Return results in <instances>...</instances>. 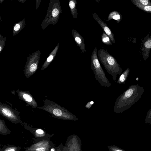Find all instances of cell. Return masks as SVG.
<instances>
[{
	"mask_svg": "<svg viewBox=\"0 0 151 151\" xmlns=\"http://www.w3.org/2000/svg\"><path fill=\"white\" fill-rule=\"evenodd\" d=\"M144 91V87L139 84L130 86L117 98L113 107L114 112L121 113L130 108L141 98Z\"/></svg>",
	"mask_w": 151,
	"mask_h": 151,
	"instance_id": "1",
	"label": "cell"
},
{
	"mask_svg": "<svg viewBox=\"0 0 151 151\" xmlns=\"http://www.w3.org/2000/svg\"><path fill=\"white\" fill-rule=\"evenodd\" d=\"M43 101L44 105L37 108L47 111L52 116L62 119L73 121L78 120L75 115L53 101L45 99Z\"/></svg>",
	"mask_w": 151,
	"mask_h": 151,
	"instance_id": "2",
	"label": "cell"
},
{
	"mask_svg": "<svg viewBox=\"0 0 151 151\" xmlns=\"http://www.w3.org/2000/svg\"><path fill=\"white\" fill-rule=\"evenodd\" d=\"M97 52L99 60L115 81L117 76L121 74L123 69L115 58L106 50L101 49L99 50Z\"/></svg>",
	"mask_w": 151,
	"mask_h": 151,
	"instance_id": "3",
	"label": "cell"
},
{
	"mask_svg": "<svg viewBox=\"0 0 151 151\" xmlns=\"http://www.w3.org/2000/svg\"><path fill=\"white\" fill-rule=\"evenodd\" d=\"M97 47L94 48L91 56V68L95 77L101 86L109 88L111 84L101 66L97 54Z\"/></svg>",
	"mask_w": 151,
	"mask_h": 151,
	"instance_id": "4",
	"label": "cell"
},
{
	"mask_svg": "<svg viewBox=\"0 0 151 151\" xmlns=\"http://www.w3.org/2000/svg\"><path fill=\"white\" fill-rule=\"evenodd\" d=\"M20 112L13 109L9 105L0 102V114L8 119L14 123L20 121Z\"/></svg>",
	"mask_w": 151,
	"mask_h": 151,
	"instance_id": "5",
	"label": "cell"
},
{
	"mask_svg": "<svg viewBox=\"0 0 151 151\" xmlns=\"http://www.w3.org/2000/svg\"><path fill=\"white\" fill-rule=\"evenodd\" d=\"M16 92L18 94L19 99L26 103L29 106L32 108L38 107L35 100L29 91L17 90Z\"/></svg>",
	"mask_w": 151,
	"mask_h": 151,
	"instance_id": "6",
	"label": "cell"
},
{
	"mask_svg": "<svg viewBox=\"0 0 151 151\" xmlns=\"http://www.w3.org/2000/svg\"><path fill=\"white\" fill-rule=\"evenodd\" d=\"M92 16L94 19L100 25L102 29L103 32L109 37L111 42L115 44V40L114 35L109 27L104 22L100 19L96 13H93Z\"/></svg>",
	"mask_w": 151,
	"mask_h": 151,
	"instance_id": "7",
	"label": "cell"
},
{
	"mask_svg": "<svg viewBox=\"0 0 151 151\" xmlns=\"http://www.w3.org/2000/svg\"><path fill=\"white\" fill-rule=\"evenodd\" d=\"M151 49V35L148 34L142 41V55L143 59L146 61L149 57Z\"/></svg>",
	"mask_w": 151,
	"mask_h": 151,
	"instance_id": "8",
	"label": "cell"
},
{
	"mask_svg": "<svg viewBox=\"0 0 151 151\" xmlns=\"http://www.w3.org/2000/svg\"><path fill=\"white\" fill-rule=\"evenodd\" d=\"M72 34L75 41L81 51L83 53L86 52V50L83 37L76 30L72 29Z\"/></svg>",
	"mask_w": 151,
	"mask_h": 151,
	"instance_id": "9",
	"label": "cell"
},
{
	"mask_svg": "<svg viewBox=\"0 0 151 151\" xmlns=\"http://www.w3.org/2000/svg\"><path fill=\"white\" fill-rule=\"evenodd\" d=\"M77 2L76 0H70L69 1V7L72 16L74 19H76L77 17Z\"/></svg>",
	"mask_w": 151,
	"mask_h": 151,
	"instance_id": "10",
	"label": "cell"
},
{
	"mask_svg": "<svg viewBox=\"0 0 151 151\" xmlns=\"http://www.w3.org/2000/svg\"><path fill=\"white\" fill-rule=\"evenodd\" d=\"M112 19L116 20L119 23L122 19V16L118 11H114L109 14L107 20L108 21Z\"/></svg>",
	"mask_w": 151,
	"mask_h": 151,
	"instance_id": "11",
	"label": "cell"
},
{
	"mask_svg": "<svg viewBox=\"0 0 151 151\" xmlns=\"http://www.w3.org/2000/svg\"><path fill=\"white\" fill-rule=\"evenodd\" d=\"M130 70V69L128 68L122 73L117 80V83L119 84H125L127 79Z\"/></svg>",
	"mask_w": 151,
	"mask_h": 151,
	"instance_id": "12",
	"label": "cell"
},
{
	"mask_svg": "<svg viewBox=\"0 0 151 151\" xmlns=\"http://www.w3.org/2000/svg\"><path fill=\"white\" fill-rule=\"evenodd\" d=\"M131 1L138 8L147 5H151L149 0H131Z\"/></svg>",
	"mask_w": 151,
	"mask_h": 151,
	"instance_id": "13",
	"label": "cell"
},
{
	"mask_svg": "<svg viewBox=\"0 0 151 151\" xmlns=\"http://www.w3.org/2000/svg\"><path fill=\"white\" fill-rule=\"evenodd\" d=\"M101 38L102 41L104 44L108 45H112L109 37L104 32H103L101 35Z\"/></svg>",
	"mask_w": 151,
	"mask_h": 151,
	"instance_id": "14",
	"label": "cell"
},
{
	"mask_svg": "<svg viewBox=\"0 0 151 151\" xmlns=\"http://www.w3.org/2000/svg\"><path fill=\"white\" fill-rule=\"evenodd\" d=\"M107 148L109 151H125L122 148L115 145H109Z\"/></svg>",
	"mask_w": 151,
	"mask_h": 151,
	"instance_id": "15",
	"label": "cell"
},
{
	"mask_svg": "<svg viewBox=\"0 0 151 151\" xmlns=\"http://www.w3.org/2000/svg\"><path fill=\"white\" fill-rule=\"evenodd\" d=\"M145 121L146 123L151 124V108L148 110L147 113Z\"/></svg>",
	"mask_w": 151,
	"mask_h": 151,
	"instance_id": "16",
	"label": "cell"
},
{
	"mask_svg": "<svg viewBox=\"0 0 151 151\" xmlns=\"http://www.w3.org/2000/svg\"><path fill=\"white\" fill-rule=\"evenodd\" d=\"M139 9L146 12L151 13V5L142 6Z\"/></svg>",
	"mask_w": 151,
	"mask_h": 151,
	"instance_id": "17",
	"label": "cell"
},
{
	"mask_svg": "<svg viewBox=\"0 0 151 151\" xmlns=\"http://www.w3.org/2000/svg\"><path fill=\"white\" fill-rule=\"evenodd\" d=\"M59 11L57 9H54L52 12V15L53 17H55L59 14Z\"/></svg>",
	"mask_w": 151,
	"mask_h": 151,
	"instance_id": "18",
	"label": "cell"
},
{
	"mask_svg": "<svg viewBox=\"0 0 151 151\" xmlns=\"http://www.w3.org/2000/svg\"><path fill=\"white\" fill-rule=\"evenodd\" d=\"M94 102L92 101H90L88 102L85 106L86 108L88 109H90L92 106V105L93 104Z\"/></svg>",
	"mask_w": 151,
	"mask_h": 151,
	"instance_id": "19",
	"label": "cell"
},
{
	"mask_svg": "<svg viewBox=\"0 0 151 151\" xmlns=\"http://www.w3.org/2000/svg\"><path fill=\"white\" fill-rule=\"evenodd\" d=\"M20 27V26L19 24H17L14 27V29L15 31H18L19 30Z\"/></svg>",
	"mask_w": 151,
	"mask_h": 151,
	"instance_id": "20",
	"label": "cell"
},
{
	"mask_svg": "<svg viewBox=\"0 0 151 151\" xmlns=\"http://www.w3.org/2000/svg\"><path fill=\"white\" fill-rule=\"evenodd\" d=\"M53 58V56L52 55H50L49 57H48L47 59V63H50L52 60Z\"/></svg>",
	"mask_w": 151,
	"mask_h": 151,
	"instance_id": "21",
	"label": "cell"
},
{
	"mask_svg": "<svg viewBox=\"0 0 151 151\" xmlns=\"http://www.w3.org/2000/svg\"><path fill=\"white\" fill-rule=\"evenodd\" d=\"M36 132L37 133L39 134H43L44 133V131L43 130L41 129H38L36 130Z\"/></svg>",
	"mask_w": 151,
	"mask_h": 151,
	"instance_id": "22",
	"label": "cell"
},
{
	"mask_svg": "<svg viewBox=\"0 0 151 151\" xmlns=\"http://www.w3.org/2000/svg\"><path fill=\"white\" fill-rule=\"evenodd\" d=\"M45 149L43 147H40L36 149L35 151H45Z\"/></svg>",
	"mask_w": 151,
	"mask_h": 151,
	"instance_id": "23",
	"label": "cell"
},
{
	"mask_svg": "<svg viewBox=\"0 0 151 151\" xmlns=\"http://www.w3.org/2000/svg\"><path fill=\"white\" fill-rule=\"evenodd\" d=\"M7 151H15V150L13 149H12L8 150Z\"/></svg>",
	"mask_w": 151,
	"mask_h": 151,
	"instance_id": "24",
	"label": "cell"
},
{
	"mask_svg": "<svg viewBox=\"0 0 151 151\" xmlns=\"http://www.w3.org/2000/svg\"><path fill=\"white\" fill-rule=\"evenodd\" d=\"M51 151H55V150L54 148H52L51 149V150H50Z\"/></svg>",
	"mask_w": 151,
	"mask_h": 151,
	"instance_id": "25",
	"label": "cell"
},
{
	"mask_svg": "<svg viewBox=\"0 0 151 151\" xmlns=\"http://www.w3.org/2000/svg\"><path fill=\"white\" fill-rule=\"evenodd\" d=\"M96 1H97V2H98V3H99V2H98V1H100L99 0H95Z\"/></svg>",
	"mask_w": 151,
	"mask_h": 151,
	"instance_id": "26",
	"label": "cell"
},
{
	"mask_svg": "<svg viewBox=\"0 0 151 151\" xmlns=\"http://www.w3.org/2000/svg\"><path fill=\"white\" fill-rule=\"evenodd\" d=\"M0 51H1V47H0Z\"/></svg>",
	"mask_w": 151,
	"mask_h": 151,
	"instance_id": "27",
	"label": "cell"
}]
</instances>
